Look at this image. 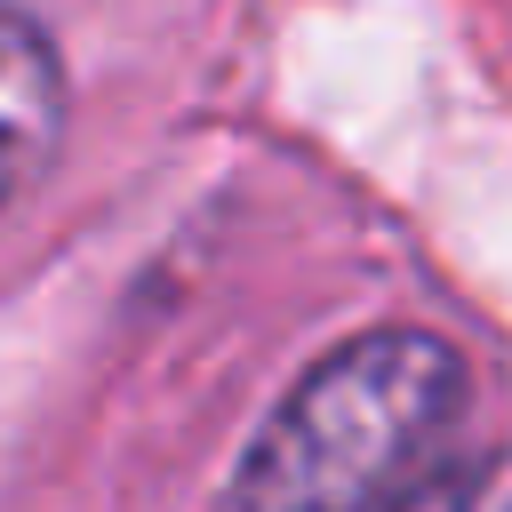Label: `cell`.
Masks as SVG:
<instances>
[{"mask_svg": "<svg viewBox=\"0 0 512 512\" xmlns=\"http://www.w3.org/2000/svg\"><path fill=\"white\" fill-rule=\"evenodd\" d=\"M464 408V360L424 328L336 344L256 432L224 512H384L440 464Z\"/></svg>", "mask_w": 512, "mask_h": 512, "instance_id": "1", "label": "cell"}, {"mask_svg": "<svg viewBox=\"0 0 512 512\" xmlns=\"http://www.w3.org/2000/svg\"><path fill=\"white\" fill-rule=\"evenodd\" d=\"M56 136H64V72H56V48L16 8H0V216L56 160Z\"/></svg>", "mask_w": 512, "mask_h": 512, "instance_id": "2", "label": "cell"}, {"mask_svg": "<svg viewBox=\"0 0 512 512\" xmlns=\"http://www.w3.org/2000/svg\"><path fill=\"white\" fill-rule=\"evenodd\" d=\"M384 512H512V448L440 456L424 480H408Z\"/></svg>", "mask_w": 512, "mask_h": 512, "instance_id": "3", "label": "cell"}]
</instances>
